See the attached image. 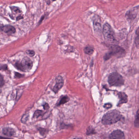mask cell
I'll return each instance as SVG.
<instances>
[{
    "mask_svg": "<svg viewBox=\"0 0 139 139\" xmlns=\"http://www.w3.org/2000/svg\"><path fill=\"white\" fill-rule=\"evenodd\" d=\"M122 117V115L119 111L115 109L111 110L103 116L102 122L104 125H112L119 121Z\"/></svg>",
    "mask_w": 139,
    "mask_h": 139,
    "instance_id": "1",
    "label": "cell"
},
{
    "mask_svg": "<svg viewBox=\"0 0 139 139\" xmlns=\"http://www.w3.org/2000/svg\"><path fill=\"white\" fill-rule=\"evenodd\" d=\"M104 37L105 41L110 45H116L117 42L113 29L108 23H105L103 30Z\"/></svg>",
    "mask_w": 139,
    "mask_h": 139,
    "instance_id": "2",
    "label": "cell"
},
{
    "mask_svg": "<svg viewBox=\"0 0 139 139\" xmlns=\"http://www.w3.org/2000/svg\"><path fill=\"white\" fill-rule=\"evenodd\" d=\"M109 51L105 55L104 57L105 61L109 60L113 56L122 57L125 54V50L117 45H109Z\"/></svg>",
    "mask_w": 139,
    "mask_h": 139,
    "instance_id": "3",
    "label": "cell"
},
{
    "mask_svg": "<svg viewBox=\"0 0 139 139\" xmlns=\"http://www.w3.org/2000/svg\"><path fill=\"white\" fill-rule=\"evenodd\" d=\"M109 84L111 86L120 87L124 84L125 80L123 77L117 72L111 73L108 79Z\"/></svg>",
    "mask_w": 139,
    "mask_h": 139,
    "instance_id": "4",
    "label": "cell"
},
{
    "mask_svg": "<svg viewBox=\"0 0 139 139\" xmlns=\"http://www.w3.org/2000/svg\"><path fill=\"white\" fill-rule=\"evenodd\" d=\"M32 66V61L28 57L24 58L21 63H16V67L18 69L23 71H29L31 69Z\"/></svg>",
    "mask_w": 139,
    "mask_h": 139,
    "instance_id": "5",
    "label": "cell"
},
{
    "mask_svg": "<svg viewBox=\"0 0 139 139\" xmlns=\"http://www.w3.org/2000/svg\"><path fill=\"white\" fill-rule=\"evenodd\" d=\"M93 22V29L95 32L101 33L102 31L101 22L99 16L94 15L92 18Z\"/></svg>",
    "mask_w": 139,
    "mask_h": 139,
    "instance_id": "6",
    "label": "cell"
},
{
    "mask_svg": "<svg viewBox=\"0 0 139 139\" xmlns=\"http://www.w3.org/2000/svg\"><path fill=\"white\" fill-rule=\"evenodd\" d=\"M139 12V6L135 7L128 11L125 14L126 18L130 21L134 20L137 17Z\"/></svg>",
    "mask_w": 139,
    "mask_h": 139,
    "instance_id": "7",
    "label": "cell"
},
{
    "mask_svg": "<svg viewBox=\"0 0 139 139\" xmlns=\"http://www.w3.org/2000/svg\"><path fill=\"white\" fill-rule=\"evenodd\" d=\"M55 81H56V83L53 89V91L55 93H56L63 86L64 81L63 80V77L62 76H61V75H59L57 77Z\"/></svg>",
    "mask_w": 139,
    "mask_h": 139,
    "instance_id": "8",
    "label": "cell"
},
{
    "mask_svg": "<svg viewBox=\"0 0 139 139\" xmlns=\"http://www.w3.org/2000/svg\"><path fill=\"white\" fill-rule=\"evenodd\" d=\"M109 138L110 139H124L125 134L123 132L120 130H116L110 134Z\"/></svg>",
    "mask_w": 139,
    "mask_h": 139,
    "instance_id": "9",
    "label": "cell"
},
{
    "mask_svg": "<svg viewBox=\"0 0 139 139\" xmlns=\"http://www.w3.org/2000/svg\"><path fill=\"white\" fill-rule=\"evenodd\" d=\"M118 97L120 98V101L118 103V106H120L122 104L126 103L128 101L127 95L124 92H119L117 93Z\"/></svg>",
    "mask_w": 139,
    "mask_h": 139,
    "instance_id": "10",
    "label": "cell"
},
{
    "mask_svg": "<svg viewBox=\"0 0 139 139\" xmlns=\"http://www.w3.org/2000/svg\"><path fill=\"white\" fill-rule=\"evenodd\" d=\"M2 31L7 34H14L16 32V29L12 25H6L3 26Z\"/></svg>",
    "mask_w": 139,
    "mask_h": 139,
    "instance_id": "11",
    "label": "cell"
},
{
    "mask_svg": "<svg viewBox=\"0 0 139 139\" xmlns=\"http://www.w3.org/2000/svg\"><path fill=\"white\" fill-rule=\"evenodd\" d=\"M3 133L5 135L8 136H12L14 135L15 134L14 130L9 127L4 128L3 130Z\"/></svg>",
    "mask_w": 139,
    "mask_h": 139,
    "instance_id": "12",
    "label": "cell"
},
{
    "mask_svg": "<svg viewBox=\"0 0 139 139\" xmlns=\"http://www.w3.org/2000/svg\"><path fill=\"white\" fill-rule=\"evenodd\" d=\"M69 97L67 95L61 96L58 103L57 104V106H59L61 105L66 103H67V102L69 101Z\"/></svg>",
    "mask_w": 139,
    "mask_h": 139,
    "instance_id": "13",
    "label": "cell"
},
{
    "mask_svg": "<svg viewBox=\"0 0 139 139\" xmlns=\"http://www.w3.org/2000/svg\"><path fill=\"white\" fill-rule=\"evenodd\" d=\"M84 52L87 54L91 55L94 52V48L90 46H87L84 48Z\"/></svg>",
    "mask_w": 139,
    "mask_h": 139,
    "instance_id": "14",
    "label": "cell"
},
{
    "mask_svg": "<svg viewBox=\"0 0 139 139\" xmlns=\"http://www.w3.org/2000/svg\"><path fill=\"white\" fill-rule=\"evenodd\" d=\"M139 28L137 29L136 31V36L135 37V43L136 47L137 48L139 47Z\"/></svg>",
    "mask_w": 139,
    "mask_h": 139,
    "instance_id": "15",
    "label": "cell"
},
{
    "mask_svg": "<svg viewBox=\"0 0 139 139\" xmlns=\"http://www.w3.org/2000/svg\"><path fill=\"white\" fill-rule=\"evenodd\" d=\"M134 125L136 127H139V110H137L136 113V115L135 117V122H134Z\"/></svg>",
    "mask_w": 139,
    "mask_h": 139,
    "instance_id": "16",
    "label": "cell"
},
{
    "mask_svg": "<svg viewBox=\"0 0 139 139\" xmlns=\"http://www.w3.org/2000/svg\"><path fill=\"white\" fill-rule=\"evenodd\" d=\"M96 132L94 129L91 127H89L87 130V135H90L91 134H95Z\"/></svg>",
    "mask_w": 139,
    "mask_h": 139,
    "instance_id": "17",
    "label": "cell"
},
{
    "mask_svg": "<svg viewBox=\"0 0 139 139\" xmlns=\"http://www.w3.org/2000/svg\"><path fill=\"white\" fill-rule=\"evenodd\" d=\"M42 113L43 112L42 111L38 110V111H36V112H35L33 117L35 118H38L39 116L42 115Z\"/></svg>",
    "mask_w": 139,
    "mask_h": 139,
    "instance_id": "18",
    "label": "cell"
},
{
    "mask_svg": "<svg viewBox=\"0 0 139 139\" xmlns=\"http://www.w3.org/2000/svg\"><path fill=\"white\" fill-rule=\"evenodd\" d=\"M29 115L28 114H26L25 115H24L23 117L22 118V120H21V121H22V122L23 123H25V122H26L27 121V120H28V118Z\"/></svg>",
    "mask_w": 139,
    "mask_h": 139,
    "instance_id": "19",
    "label": "cell"
},
{
    "mask_svg": "<svg viewBox=\"0 0 139 139\" xmlns=\"http://www.w3.org/2000/svg\"><path fill=\"white\" fill-rule=\"evenodd\" d=\"M27 53L30 56H33L35 54L34 51L33 50H27L26 51Z\"/></svg>",
    "mask_w": 139,
    "mask_h": 139,
    "instance_id": "20",
    "label": "cell"
},
{
    "mask_svg": "<svg viewBox=\"0 0 139 139\" xmlns=\"http://www.w3.org/2000/svg\"><path fill=\"white\" fill-rule=\"evenodd\" d=\"M4 85V81L2 76L0 74V87H2Z\"/></svg>",
    "mask_w": 139,
    "mask_h": 139,
    "instance_id": "21",
    "label": "cell"
},
{
    "mask_svg": "<svg viewBox=\"0 0 139 139\" xmlns=\"http://www.w3.org/2000/svg\"><path fill=\"white\" fill-rule=\"evenodd\" d=\"M112 106L111 103H106L104 105V107L107 109H109L112 107Z\"/></svg>",
    "mask_w": 139,
    "mask_h": 139,
    "instance_id": "22",
    "label": "cell"
},
{
    "mask_svg": "<svg viewBox=\"0 0 139 139\" xmlns=\"http://www.w3.org/2000/svg\"><path fill=\"white\" fill-rule=\"evenodd\" d=\"M10 8L13 11H14V12H20L19 9L17 7H11Z\"/></svg>",
    "mask_w": 139,
    "mask_h": 139,
    "instance_id": "23",
    "label": "cell"
},
{
    "mask_svg": "<svg viewBox=\"0 0 139 139\" xmlns=\"http://www.w3.org/2000/svg\"><path fill=\"white\" fill-rule=\"evenodd\" d=\"M39 131H40L41 134L42 135H44L46 133V130L45 129H39Z\"/></svg>",
    "mask_w": 139,
    "mask_h": 139,
    "instance_id": "24",
    "label": "cell"
},
{
    "mask_svg": "<svg viewBox=\"0 0 139 139\" xmlns=\"http://www.w3.org/2000/svg\"><path fill=\"white\" fill-rule=\"evenodd\" d=\"M43 107H44V109L45 110H48L49 108V105H48V104L46 103L43 105Z\"/></svg>",
    "mask_w": 139,
    "mask_h": 139,
    "instance_id": "25",
    "label": "cell"
},
{
    "mask_svg": "<svg viewBox=\"0 0 139 139\" xmlns=\"http://www.w3.org/2000/svg\"><path fill=\"white\" fill-rule=\"evenodd\" d=\"M15 75H16V77H21L23 76V75H22L21 74L18 73H15Z\"/></svg>",
    "mask_w": 139,
    "mask_h": 139,
    "instance_id": "26",
    "label": "cell"
},
{
    "mask_svg": "<svg viewBox=\"0 0 139 139\" xmlns=\"http://www.w3.org/2000/svg\"><path fill=\"white\" fill-rule=\"evenodd\" d=\"M45 17V16H43L42 17H41V20H40V21H39V24H41V22H42V21H43L44 20Z\"/></svg>",
    "mask_w": 139,
    "mask_h": 139,
    "instance_id": "27",
    "label": "cell"
},
{
    "mask_svg": "<svg viewBox=\"0 0 139 139\" xmlns=\"http://www.w3.org/2000/svg\"><path fill=\"white\" fill-rule=\"evenodd\" d=\"M3 24L0 23V32L2 31L3 27Z\"/></svg>",
    "mask_w": 139,
    "mask_h": 139,
    "instance_id": "28",
    "label": "cell"
},
{
    "mask_svg": "<svg viewBox=\"0 0 139 139\" xmlns=\"http://www.w3.org/2000/svg\"><path fill=\"white\" fill-rule=\"evenodd\" d=\"M22 18H23V17H22V16H18V18H17V20H19V19H21Z\"/></svg>",
    "mask_w": 139,
    "mask_h": 139,
    "instance_id": "29",
    "label": "cell"
},
{
    "mask_svg": "<svg viewBox=\"0 0 139 139\" xmlns=\"http://www.w3.org/2000/svg\"><path fill=\"white\" fill-rule=\"evenodd\" d=\"M1 89H0V94H1Z\"/></svg>",
    "mask_w": 139,
    "mask_h": 139,
    "instance_id": "30",
    "label": "cell"
},
{
    "mask_svg": "<svg viewBox=\"0 0 139 139\" xmlns=\"http://www.w3.org/2000/svg\"><path fill=\"white\" fill-rule=\"evenodd\" d=\"M52 1H56V0H52Z\"/></svg>",
    "mask_w": 139,
    "mask_h": 139,
    "instance_id": "31",
    "label": "cell"
}]
</instances>
